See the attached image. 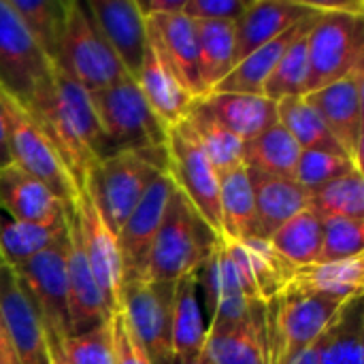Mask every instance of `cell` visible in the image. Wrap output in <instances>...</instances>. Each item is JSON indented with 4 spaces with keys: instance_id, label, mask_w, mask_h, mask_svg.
I'll use <instances>...</instances> for the list:
<instances>
[{
    "instance_id": "1",
    "label": "cell",
    "mask_w": 364,
    "mask_h": 364,
    "mask_svg": "<svg viewBox=\"0 0 364 364\" xmlns=\"http://www.w3.org/2000/svg\"><path fill=\"white\" fill-rule=\"evenodd\" d=\"M28 113L58 149L77 194L83 192L96 164L113 154L92 107L90 92L55 68L51 87Z\"/></svg>"
},
{
    "instance_id": "2",
    "label": "cell",
    "mask_w": 364,
    "mask_h": 364,
    "mask_svg": "<svg viewBox=\"0 0 364 364\" xmlns=\"http://www.w3.org/2000/svg\"><path fill=\"white\" fill-rule=\"evenodd\" d=\"M166 173V145L119 149L96 164L90 175L87 190L102 220L117 235L149 186Z\"/></svg>"
},
{
    "instance_id": "3",
    "label": "cell",
    "mask_w": 364,
    "mask_h": 364,
    "mask_svg": "<svg viewBox=\"0 0 364 364\" xmlns=\"http://www.w3.org/2000/svg\"><path fill=\"white\" fill-rule=\"evenodd\" d=\"M220 239L222 237L200 218L194 205L175 186L149 252L145 279L177 282L188 273H196Z\"/></svg>"
},
{
    "instance_id": "4",
    "label": "cell",
    "mask_w": 364,
    "mask_h": 364,
    "mask_svg": "<svg viewBox=\"0 0 364 364\" xmlns=\"http://www.w3.org/2000/svg\"><path fill=\"white\" fill-rule=\"evenodd\" d=\"M55 68L90 94L130 77L96 26L87 0H66V23Z\"/></svg>"
},
{
    "instance_id": "5",
    "label": "cell",
    "mask_w": 364,
    "mask_h": 364,
    "mask_svg": "<svg viewBox=\"0 0 364 364\" xmlns=\"http://www.w3.org/2000/svg\"><path fill=\"white\" fill-rule=\"evenodd\" d=\"M343 303L284 290L267 301V350L269 364L294 363L311 343H316Z\"/></svg>"
},
{
    "instance_id": "6",
    "label": "cell",
    "mask_w": 364,
    "mask_h": 364,
    "mask_svg": "<svg viewBox=\"0 0 364 364\" xmlns=\"http://www.w3.org/2000/svg\"><path fill=\"white\" fill-rule=\"evenodd\" d=\"M307 92L364 66V11H324L307 36Z\"/></svg>"
},
{
    "instance_id": "7",
    "label": "cell",
    "mask_w": 364,
    "mask_h": 364,
    "mask_svg": "<svg viewBox=\"0 0 364 364\" xmlns=\"http://www.w3.org/2000/svg\"><path fill=\"white\" fill-rule=\"evenodd\" d=\"M53 70L9 0H0V92L30 111L51 87Z\"/></svg>"
},
{
    "instance_id": "8",
    "label": "cell",
    "mask_w": 364,
    "mask_h": 364,
    "mask_svg": "<svg viewBox=\"0 0 364 364\" xmlns=\"http://www.w3.org/2000/svg\"><path fill=\"white\" fill-rule=\"evenodd\" d=\"M102 132L113 149L166 145L168 126L151 111L134 79H124L107 90L90 94Z\"/></svg>"
},
{
    "instance_id": "9",
    "label": "cell",
    "mask_w": 364,
    "mask_h": 364,
    "mask_svg": "<svg viewBox=\"0 0 364 364\" xmlns=\"http://www.w3.org/2000/svg\"><path fill=\"white\" fill-rule=\"evenodd\" d=\"M0 105L6 119L13 164L34 179L43 181L64 205H73L77 196L75 183L47 132L26 109H21L4 92H0Z\"/></svg>"
},
{
    "instance_id": "10",
    "label": "cell",
    "mask_w": 364,
    "mask_h": 364,
    "mask_svg": "<svg viewBox=\"0 0 364 364\" xmlns=\"http://www.w3.org/2000/svg\"><path fill=\"white\" fill-rule=\"evenodd\" d=\"M196 277L211 314L209 328H228L247 320L254 301H260L237 247L226 239H220Z\"/></svg>"
},
{
    "instance_id": "11",
    "label": "cell",
    "mask_w": 364,
    "mask_h": 364,
    "mask_svg": "<svg viewBox=\"0 0 364 364\" xmlns=\"http://www.w3.org/2000/svg\"><path fill=\"white\" fill-rule=\"evenodd\" d=\"M66 250L68 235H64L58 243L36 254L28 262L13 269L41 314L51 354L58 352L60 346L70 337Z\"/></svg>"
},
{
    "instance_id": "12",
    "label": "cell",
    "mask_w": 364,
    "mask_h": 364,
    "mask_svg": "<svg viewBox=\"0 0 364 364\" xmlns=\"http://www.w3.org/2000/svg\"><path fill=\"white\" fill-rule=\"evenodd\" d=\"M168 175L177 190L194 205L200 218L222 237L220 226V173L203 151L186 117L166 132Z\"/></svg>"
},
{
    "instance_id": "13",
    "label": "cell",
    "mask_w": 364,
    "mask_h": 364,
    "mask_svg": "<svg viewBox=\"0 0 364 364\" xmlns=\"http://www.w3.org/2000/svg\"><path fill=\"white\" fill-rule=\"evenodd\" d=\"M173 294L175 282H126L122 311L141 341L149 364H173Z\"/></svg>"
},
{
    "instance_id": "14",
    "label": "cell",
    "mask_w": 364,
    "mask_h": 364,
    "mask_svg": "<svg viewBox=\"0 0 364 364\" xmlns=\"http://www.w3.org/2000/svg\"><path fill=\"white\" fill-rule=\"evenodd\" d=\"M73 211L79 228L81 247L92 269V275L96 277L111 314H117L122 311V288H124V269H122L117 235L102 220L87 188L75 196Z\"/></svg>"
},
{
    "instance_id": "15",
    "label": "cell",
    "mask_w": 364,
    "mask_h": 364,
    "mask_svg": "<svg viewBox=\"0 0 364 364\" xmlns=\"http://www.w3.org/2000/svg\"><path fill=\"white\" fill-rule=\"evenodd\" d=\"M363 83L364 66L354 68L348 77L305 94L307 102L318 111L335 141L348 158L363 168Z\"/></svg>"
},
{
    "instance_id": "16",
    "label": "cell",
    "mask_w": 364,
    "mask_h": 364,
    "mask_svg": "<svg viewBox=\"0 0 364 364\" xmlns=\"http://www.w3.org/2000/svg\"><path fill=\"white\" fill-rule=\"evenodd\" d=\"M0 314L19 364H51V350L41 314L17 273L0 267Z\"/></svg>"
},
{
    "instance_id": "17",
    "label": "cell",
    "mask_w": 364,
    "mask_h": 364,
    "mask_svg": "<svg viewBox=\"0 0 364 364\" xmlns=\"http://www.w3.org/2000/svg\"><path fill=\"white\" fill-rule=\"evenodd\" d=\"M173 190H175V183L168 173L158 177L149 186V190L143 194L139 205L132 209V213L126 218L124 226L119 228L117 245H119V256H122L124 284L145 279L149 252L160 230V224L164 220Z\"/></svg>"
},
{
    "instance_id": "18",
    "label": "cell",
    "mask_w": 364,
    "mask_h": 364,
    "mask_svg": "<svg viewBox=\"0 0 364 364\" xmlns=\"http://www.w3.org/2000/svg\"><path fill=\"white\" fill-rule=\"evenodd\" d=\"M66 235H68V250H66L68 316H70V337H73L109 322L113 314L85 260L73 205H66Z\"/></svg>"
},
{
    "instance_id": "19",
    "label": "cell",
    "mask_w": 364,
    "mask_h": 364,
    "mask_svg": "<svg viewBox=\"0 0 364 364\" xmlns=\"http://www.w3.org/2000/svg\"><path fill=\"white\" fill-rule=\"evenodd\" d=\"M102 36L119 58L126 73L136 79L149 51V30L136 0H87Z\"/></svg>"
},
{
    "instance_id": "20",
    "label": "cell",
    "mask_w": 364,
    "mask_h": 364,
    "mask_svg": "<svg viewBox=\"0 0 364 364\" xmlns=\"http://www.w3.org/2000/svg\"><path fill=\"white\" fill-rule=\"evenodd\" d=\"M147 30L149 43L171 64L183 87L192 94V98H203L207 90L203 85L200 75V53L194 21L183 13L160 15L147 19Z\"/></svg>"
},
{
    "instance_id": "21",
    "label": "cell",
    "mask_w": 364,
    "mask_h": 364,
    "mask_svg": "<svg viewBox=\"0 0 364 364\" xmlns=\"http://www.w3.org/2000/svg\"><path fill=\"white\" fill-rule=\"evenodd\" d=\"M316 11L320 9L314 0H250L235 21V62L239 64L252 51L284 34Z\"/></svg>"
},
{
    "instance_id": "22",
    "label": "cell",
    "mask_w": 364,
    "mask_h": 364,
    "mask_svg": "<svg viewBox=\"0 0 364 364\" xmlns=\"http://www.w3.org/2000/svg\"><path fill=\"white\" fill-rule=\"evenodd\" d=\"M203 354L211 364H269L267 303L254 301L250 318L228 328H207Z\"/></svg>"
},
{
    "instance_id": "23",
    "label": "cell",
    "mask_w": 364,
    "mask_h": 364,
    "mask_svg": "<svg viewBox=\"0 0 364 364\" xmlns=\"http://www.w3.org/2000/svg\"><path fill=\"white\" fill-rule=\"evenodd\" d=\"M64 203L15 164L0 171V211L15 222L47 224L64 215Z\"/></svg>"
},
{
    "instance_id": "24",
    "label": "cell",
    "mask_w": 364,
    "mask_h": 364,
    "mask_svg": "<svg viewBox=\"0 0 364 364\" xmlns=\"http://www.w3.org/2000/svg\"><path fill=\"white\" fill-rule=\"evenodd\" d=\"M247 175L256 205V239L269 241L290 218L309 207V190L294 179L273 177L252 168H247Z\"/></svg>"
},
{
    "instance_id": "25",
    "label": "cell",
    "mask_w": 364,
    "mask_h": 364,
    "mask_svg": "<svg viewBox=\"0 0 364 364\" xmlns=\"http://www.w3.org/2000/svg\"><path fill=\"white\" fill-rule=\"evenodd\" d=\"M320 13L324 11H316L307 17H303L296 26H292L290 30H286L284 34L275 36L273 41L264 43L262 47H258L256 51H252L247 58H243L211 92H237V94H262V87L267 83V79L271 77V73L275 70V66L279 64V60L284 58V53L303 36L307 34L316 19L320 17Z\"/></svg>"
},
{
    "instance_id": "26",
    "label": "cell",
    "mask_w": 364,
    "mask_h": 364,
    "mask_svg": "<svg viewBox=\"0 0 364 364\" xmlns=\"http://www.w3.org/2000/svg\"><path fill=\"white\" fill-rule=\"evenodd\" d=\"M196 100L243 143L277 124V102L269 100L264 94L209 92Z\"/></svg>"
},
{
    "instance_id": "27",
    "label": "cell",
    "mask_w": 364,
    "mask_h": 364,
    "mask_svg": "<svg viewBox=\"0 0 364 364\" xmlns=\"http://www.w3.org/2000/svg\"><path fill=\"white\" fill-rule=\"evenodd\" d=\"M134 81L141 94L145 96L147 105L151 107V111L166 126H175L177 122H181L194 102L192 94L183 87L171 64L162 58V53L151 43Z\"/></svg>"
},
{
    "instance_id": "28",
    "label": "cell",
    "mask_w": 364,
    "mask_h": 364,
    "mask_svg": "<svg viewBox=\"0 0 364 364\" xmlns=\"http://www.w3.org/2000/svg\"><path fill=\"white\" fill-rule=\"evenodd\" d=\"M364 288V256L341 260V262H318L311 267L296 269L290 284L284 288L288 292L318 294L337 303H348L363 296Z\"/></svg>"
},
{
    "instance_id": "29",
    "label": "cell",
    "mask_w": 364,
    "mask_h": 364,
    "mask_svg": "<svg viewBox=\"0 0 364 364\" xmlns=\"http://www.w3.org/2000/svg\"><path fill=\"white\" fill-rule=\"evenodd\" d=\"M220 226L226 241L256 239V205L245 166L220 175Z\"/></svg>"
},
{
    "instance_id": "30",
    "label": "cell",
    "mask_w": 364,
    "mask_h": 364,
    "mask_svg": "<svg viewBox=\"0 0 364 364\" xmlns=\"http://www.w3.org/2000/svg\"><path fill=\"white\" fill-rule=\"evenodd\" d=\"M173 354L175 358H196L205 350L207 326L198 305V277L188 273L175 282L173 294Z\"/></svg>"
},
{
    "instance_id": "31",
    "label": "cell",
    "mask_w": 364,
    "mask_h": 364,
    "mask_svg": "<svg viewBox=\"0 0 364 364\" xmlns=\"http://www.w3.org/2000/svg\"><path fill=\"white\" fill-rule=\"evenodd\" d=\"M66 235V207L64 215L47 224L15 222L0 211V254L11 269L28 262L45 252Z\"/></svg>"
},
{
    "instance_id": "32",
    "label": "cell",
    "mask_w": 364,
    "mask_h": 364,
    "mask_svg": "<svg viewBox=\"0 0 364 364\" xmlns=\"http://www.w3.org/2000/svg\"><path fill=\"white\" fill-rule=\"evenodd\" d=\"M303 149L292 134L277 122L256 139L243 143V164L252 171L294 179Z\"/></svg>"
},
{
    "instance_id": "33",
    "label": "cell",
    "mask_w": 364,
    "mask_h": 364,
    "mask_svg": "<svg viewBox=\"0 0 364 364\" xmlns=\"http://www.w3.org/2000/svg\"><path fill=\"white\" fill-rule=\"evenodd\" d=\"M363 296L343 303L322 335L320 364H364Z\"/></svg>"
},
{
    "instance_id": "34",
    "label": "cell",
    "mask_w": 364,
    "mask_h": 364,
    "mask_svg": "<svg viewBox=\"0 0 364 364\" xmlns=\"http://www.w3.org/2000/svg\"><path fill=\"white\" fill-rule=\"evenodd\" d=\"M230 243L237 247V252L252 277V284L258 292V299L267 303V301L279 296L284 292V288L290 284L296 267H292L284 256H279L277 250L269 241L250 239L243 243H235V241H230Z\"/></svg>"
},
{
    "instance_id": "35",
    "label": "cell",
    "mask_w": 364,
    "mask_h": 364,
    "mask_svg": "<svg viewBox=\"0 0 364 364\" xmlns=\"http://www.w3.org/2000/svg\"><path fill=\"white\" fill-rule=\"evenodd\" d=\"M186 122L190 124L196 141L200 143L203 151L207 154V158L211 160V164L215 166V171L228 173L237 166H245L243 164V141H239L228 128H224L203 105L200 100H194Z\"/></svg>"
},
{
    "instance_id": "36",
    "label": "cell",
    "mask_w": 364,
    "mask_h": 364,
    "mask_svg": "<svg viewBox=\"0 0 364 364\" xmlns=\"http://www.w3.org/2000/svg\"><path fill=\"white\" fill-rule=\"evenodd\" d=\"M194 26H196V36H198L203 85L209 94L237 64L235 62V47H237L235 21H194Z\"/></svg>"
},
{
    "instance_id": "37",
    "label": "cell",
    "mask_w": 364,
    "mask_h": 364,
    "mask_svg": "<svg viewBox=\"0 0 364 364\" xmlns=\"http://www.w3.org/2000/svg\"><path fill=\"white\" fill-rule=\"evenodd\" d=\"M38 49L55 66L66 23V0H9Z\"/></svg>"
},
{
    "instance_id": "38",
    "label": "cell",
    "mask_w": 364,
    "mask_h": 364,
    "mask_svg": "<svg viewBox=\"0 0 364 364\" xmlns=\"http://www.w3.org/2000/svg\"><path fill=\"white\" fill-rule=\"evenodd\" d=\"M269 243L296 269L318 264L322 250V218L307 207L290 218Z\"/></svg>"
},
{
    "instance_id": "39",
    "label": "cell",
    "mask_w": 364,
    "mask_h": 364,
    "mask_svg": "<svg viewBox=\"0 0 364 364\" xmlns=\"http://www.w3.org/2000/svg\"><path fill=\"white\" fill-rule=\"evenodd\" d=\"M277 122L292 134V139L301 145L303 151L307 149H326L333 154L348 156L341 145L335 141L318 111L307 102L305 96H292L277 102Z\"/></svg>"
},
{
    "instance_id": "40",
    "label": "cell",
    "mask_w": 364,
    "mask_h": 364,
    "mask_svg": "<svg viewBox=\"0 0 364 364\" xmlns=\"http://www.w3.org/2000/svg\"><path fill=\"white\" fill-rule=\"evenodd\" d=\"M309 209L322 220L326 218H352L364 220V177L363 171H354L339 179H333L309 192Z\"/></svg>"
},
{
    "instance_id": "41",
    "label": "cell",
    "mask_w": 364,
    "mask_h": 364,
    "mask_svg": "<svg viewBox=\"0 0 364 364\" xmlns=\"http://www.w3.org/2000/svg\"><path fill=\"white\" fill-rule=\"evenodd\" d=\"M311 32V30H309ZM307 34H303L279 60V64L275 66V70L271 73V77L267 79L262 94L273 100L279 102L284 98H292V96H305L307 92Z\"/></svg>"
},
{
    "instance_id": "42",
    "label": "cell",
    "mask_w": 364,
    "mask_h": 364,
    "mask_svg": "<svg viewBox=\"0 0 364 364\" xmlns=\"http://www.w3.org/2000/svg\"><path fill=\"white\" fill-rule=\"evenodd\" d=\"M364 220L326 218L322 220V250L318 262H341L363 256Z\"/></svg>"
},
{
    "instance_id": "43",
    "label": "cell",
    "mask_w": 364,
    "mask_h": 364,
    "mask_svg": "<svg viewBox=\"0 0 364 364\" xmlns=\"http://www.w3.org/2000/svg\"><path fill=\"white\" fill-rule=\"evenodd\" d=\"M51 356H60L66 364H115L111 320L87 333L68 337Z\"/></svg>"
},
{
    "instance_id": "44",
    "label": "cell",
    "mask_w": 364,
    "mask_h": 364,
    "mask_svg": "<svg viewBox=\"0 0 364 364\" xmlns=\"http://www.w3.org/2000/svg\"><path fill=\"white\" fill-rule=\"evenodd\" d=\"M354 171H363V168L356 166L343 154H333L326 149H307L299 158L294 181L311 192V190L333 181V179H339V177L350 175Z\"/></svg>"
},
{
    "instance_id": "45",
    "label": "cell",
    "mask_w": 364,
    "mask_h": 364,
    "mask_svg": "<svg viewBox=\"0 0 364 364\" xmlns=\"http://www.w3.org/2000/svg\"><path fill=\"white\" fill-rule=\"evenodd\" d=\"M111 328H113V354L115 364H149V358L136 339L134 331L130 328L124 311H117L111 316Z\"/></svg>"
},
{
    "instance_id": "46",
    "label": "cell",
    "mask_w": 364,
    "mask_h": 364,
    "mask_svg": "<svg viewBox=\"0 0 364 364\" xmlns=\"http://www.w3.org/2000/svg\"><path fill=\"white\" fill-rule=\"evenodd\" d=\"M250 0H186L183 15L194 21H237Z\"/></svg>"
},
{
    "instance_id": "47",
    "label": "cell",
    "mask_w": 364,
    "mask_h": 364,
    "mask_svg": "<svg viewBox=\"0 0 364 364\" xmlns=\"http://www.w3.org/2000/svg\"><path fill=\"white\" fill-rule=\"evenodd\" d=\"M136 2L145 19L183 13V4H186V0H136Z\"/></svg>"
},
{
    "instance_id": "48",
    "label": "cell",
    "mask_w": 364,
    "mask_h": 364,
    "mask_svg": "<svg viewBox=\"0 0 364 364\" xmlns=\"http://www.w3.org/2000/svg\"><path fill=\"white\" fill-rule=\"evenodd\" d=\"M9 164H13V158H11V149H9L6 119H4V111H2V105H0V171L6 168Z\"/></svg>"
},
{
    "instance_id": "49",
    "label": "cell",
    "mask_w": 364,
    "mask_h": 364,
    "mask_svg": "<svg viewBox=\"0 0 364 364\" xmlns=\"http://www.w3.org/2000/svg\"><path fill=\"white\" fill-rule=\"evenodd\" d=\"M0 364H19L17 358H15L13 348H11V341H9V335H6V328H4L2 314H0Z\"/></svg>"
},
{
    "instance_id": "50",
    "label": "cell",
    "mask_w": 364,
    "mask_h": 364,
    "mask_svg": "<svg viewBox=\"0 0 364 364\" xmlns=\"http://www.w3.org/2000/svg\"><path fill=\"white\" fill-rule=\"evenodd\" d=\"M320 352H322V337L316 343H311L294 363L290 364H320Z\"/></svg>"
},
{
    "instance_id": "51",
    "label": "cell",
    "mask_w": 364,
    "mask_h": 364,
    "mask_svg": "<svg viewBox=\"0 0 364 364\" xmlns=\"http://www.w3.org/2000/svg\"><path fill=\"white\" fill-rule=\"evenodd\" d=\"M173 364H211L205 354L196 356V358H173Z\"/></svg>"
},
{
    "instance_id": "52",
    "label": "cell",
    "mask_w": 364,
    "mask_h": 364,
    "mask_svg": "<svg viewBox=\"0 0 364 364\" xmlns=\"http://www.w3.org/2000/svg\"><path fill=\"white\" fill-rule=\"evenodd\" d=\"M51 364H66L60 356H51Z\"/></svg>"
},
{
    "instance_id": "53",
    "label": "cell",
    "mask_w": 364,
    "mask_h": 364,
    "mask_svg": "<svg viewBox=\"0 0 364 364\" xmlns=\"http://www.w3.org/2000/svg\"><path fill=\"white\" fill-rule=\"evenodd\" d=\"M2 264H4V260H2V254H0V267H2Z\"/></svg>"
}]
</instances>
